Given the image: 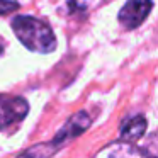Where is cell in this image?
Listing matches in <instances>:
<instances>
[{
    "label": "cell",
    "instance_id": "1",
    "mask_svg": "<svg viewBox=\"0 0 158 158\" xmlns=\"http://www.w3.org/2000/svg\"><path fill=\"white\" fill-rule=\"evenodd\" d=\"M10 26L17 39L31 51L46 55L56 49L58 43H56L55 32L41 19L32 15H15Z\"/></svg>",
    "mask_w": 158,
    "mask_h": 158
},
{
    "label": "cell",
    "instance_id": "2",
    "mask_svg": "<svg viewBox=\"0 0 158 158\" xmlns=\"http://www.w3.org/2000/svg\"><path fill=\"white\" fill-rule=\"evenodd\" d=\"M90 124H92V119H90V116L85 110H80V112L73 114V116L66 121L65 126L56 133V136L53 138L51 144L44 143V146H46L44 155H53L56 150H60L63 144H66L68 141H72L73 138L80 136L83 131H87Z\"/></svg>",
    "mask_w": 158,
    "mask_h": 158
},
{
    "label": "cell",
    "instance_id": "3",
    "mask_svg": "<svg viewBox=\"0 0 158 158\" xmlns=\"http://www.w3.org/2000/svg\"><path fill=\"white\" fill-rule=\"evenodd\" d=\"M29 112V104L24 97L0 94V131L19 124Z\"/></svg>",
    "mask_w": 158,
    "mask_h": 158
},
{
    "label": "cell",
    "instance_id": "4",
    "mask_svg": "<svg viewBox=\"0 0 158 158\" xmlns=\"http://www.w3.org/2000/svg\"><path fill=\"white\" fill-rule=\"evenodd\" d=\"M151 9H153L151 0H127L124 7L121 9L117 19H119L123 27L138 29L148 19Z\"/></svg>",
    "mask_w": 158,
    "mask_h": 158
},
{
    "label": "cell",
    "instance_id": "5",
    "mask_svg": "<svg viewBox=\"0 0 158 158\" xmlns=\"http://www.w3.org/2000/svg\"><path fill=\"white\" fill-rule=\"evenodd\" d=\"M146 119L144 116H129L121 124V138L124 141H138L144 133H146Z\"/></svg>",
    "mask_w": 158,
    "mask_h": 158
},
{
    "label": "cell",
    "instance_id": "6",
    "mask_svg": "<svg viewBox=\"0 0 158 158\" xmlns=\"http://www.w3.org/2000/svg\"><path fill=\"white\" fill-rule=\"evenodd\" d=\"M97 155H104V156H143L144 155L146 156L148 151L133 148L131 144H126V143H112L109 148L100 150Z\"/></svg>",
    "mask_w": 158,
    "mask_h": 158
},
{
    "label": "cell",
    "instance_id": "7",
    "mask_svg": "<svg viewBox=\"0 0 158 158\" xmlns=\"http://www.w3.org/2000/svg\"><path fill=\"white\" fill-rule=\"evenodd\" d=\"M89 9V2L87 0H68L65 5V10L61 9V14L65 12L66 15H72V14H78L82 10H87Z\"/></svg>",
    "mask_w": 158,
    "mask_h": 158
},
{
    "label": "cell",
    "instance_id": "8",
    "mask_svg": "<svg viewBox=\"0 0 158 158\" xmlns=\"http://www.w3.org/2000/svg\"><path fill=\"white\" fill-rule=\"evenodd\" d=\"M17 9H19V2H15V0H0V15L14 12Z\"/></svg>",
    "mask_w": 158,
    "mask_h": 158
},
{
    "label": "cell",
    "instance_id": "9",
    "mask_svg": "<svg viewBox=\"0 0 158 158\" xmlns=\"http://www.w3.org/2000/svg\"><path fill=\"white\" fill-rule=\"evenodd\" d=\"M2 53H4V48H2V46H0V55H2Z\"/></svg>",
    "mask_w": 158,
    "mask_h": 158
}]
</instances>
